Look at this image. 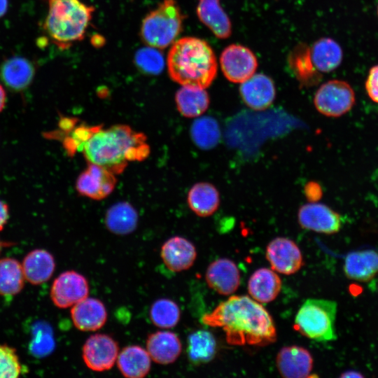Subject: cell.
I'll use <instances>...</instances> for the list:
<instances>
[{"instance_id": "6da1fadb", "label": "cell", "mask_w": 378, "mask_h": 378, "mask_svg": "<svg viewBox=\"0 0 378 378\" xmlns=\"http://www.w3.org/2000/svg\"><path fill=\"white\" fill-rule=\"evenodd\" d=\"M206 326L218 327L225 332L230 345L263 346L274 342V321L260 303L246 295H232L202 317Z\"/></svg>"}, {"instance_id": "7a4b0ae2", "label": "cell", "mask_w": 378, "mask_h": 378, "mask_svg": "<svg viewBox=\"0 0 378 378\" xmlns=\"http://www.w3.org/2000/svg\"><path fill=\"white\" fill-rule=\"evenodd\" d=\"M146 140L143 133L128 125H116L106 129L94 126L80 151L89 163L118 174L128 162L146 158L150 149Z\"/></svg>"}, {"instance_id": "3957f363", "label": "cell", "mask_w": 378, "mask_h": 378, "mask_svg": "<svg viewBox=\"0 0 378 378\" xmlns=\"http://www.w3.org/2000/svg\"><path fill=\"white\" fill-rule=\"evenodd\" d=\"M170 78L182 86L209 87L217 74V61L205 41L192 36L181 38L172 44L167 55Z\"/></svg>"}, {"instance_id": "277c9868", "label": "cell", "mask_w": 378, "mask_h": 378, "mask_svg": "<svg viewBox=\"0 0 378 378\" xmlns=\"http://www.w3.org/2000/svg\"><path fill=\"white\" fill-rule=\"evenodd\" d=\"M43 29L50 41L64 50L85 37L94 8L80 0H46Z\"/></svg>"}, {"instance_id": "5b68a950", "label": "cell", "mask_w": 378, "mask_h": 378, "mask_svg": "<svg viewBox=\"0 0 378 378\" xmlns=\"http://www.w3.org/2000/svg\"><path fill=\"white\" fill-rule=\"evenodd\" d=\"M184 18L175 0H164L143 20L141 39L150 47L164 49L173 44L181 33Z\"/></svg>"}, {"instance_id": "8992f818", "label": "cell", "mask_w": 378, "mask_h": 378, "mask_svg": "<svg viewBox=\"0 0 378 378\" xmlns=\"http://www.w3.org/2000/svg\"><path fill=\"white\" fill-rule=\"evenodd\" d=\"M337 309L335 301L309 298L295 316V328L301 335L316 342L335 340Z\"/></svg>"}, {"instance_id": "52a82bcc", "label": "cell", "mask_w": 378, "mask_h": 378, "mask_svg": "<svg viewBox=\"0 0 378 378\" xmlns=\"http://www.w3.org/2000/svg\"><path fill=\"white\" fill-rule=\"evenodd\" d=\"M356 103L351 86L340 80H331L316 90L314 104L317 111L328 117L337 118L349 112Z\"/></svg>"}, {"instance_id": "ba28073f", "label": "cell", "mask_w": 378, "mask_h": 378, "mask_svg": "<svg viewBox=\"0 0 378 378\" xmlns=\"http://www.w3.org/2000/svg\"><path fill=\"white\" fill-rule=\"evenodd\" d=\"M220 64L228 80L241 83L255 74L258 62L249 48L242 45L232 44L223 50Z\"/></svg>"}, {"instance_id": "9c48e42d", "label": "cell", "mask_w": 378, "mask_h": 378, "mask_svg": "<svg viewBox=\"0 0 378 378\" xmlns=\"http://www.w3.org/2000/svg\"><path fill=\"white\" fill-rule=\"evenodd\" d=\"M119 354L117 342L106 334L90 336L83 346L82 356L86 366L95 372L110 370Z\"/></svg>"}, {"instance_id": "30bf717a", "label": "cell", "mask_w": 378, "mask_h": 378, "mask_svg": "<svg viewBox=\"0 0 378 378\" xmlns=\"http://www.w3.org/2000/svg\"><path fill=\"white\" fill-rule=\"evenodd\" d=\"M89 284L81 274L74 271L61 273L53 281L50 298L59 308H67L88 297Z\"/></svg>"}, {"instance_id": "8fae6325", "label": "cell", "mask_w": 378, "mask_h": 378, "mask_svg": "<svg viewBox=\"0 0 378 378\" xmlns=\"http://www.w3.org/2000/svg\"><path fill=\"white\" fill-rule=\"evenodd\" d=\"M298 220L303 229L326 234L338 232L344 223L339 213L326 204L314 202L300 206Z\"/></svg>"}, {"instance_id": "7c38bea8", "label": "cell", "mask_w": 378, "mask_h": 378, "mask_svg": "<svg viewBox=\"0 0 378 378\" xmlns=\"http://www.w3.org/2000/svg\"><path fill=\"white\" fill-rule=\"evenodd\" d=\"M266 258L275 272L290 275L303 265V257L298 245L287 237H276L267 246Z\"/></svg>"}, {"instance_id": "4fadbf2b", "label": "cell", "mask_w": 378, "mask_h": 378, "mask_svg": "<svg viewBox=\"0 0 378 378\" xmlns=\"http://www.w3.org/2000/svg\"><path fill=\"white\" fill-rule=\"evenodd\" d=\"M116 182L113 173L101 166L89 163L87 168L78 176L76 188L83 196L100 200L113 192Z\"/></svg>"}, {"instance_id": "5bb4252c", "label": "cell", "mask_w": 378, "mask_h": 378, "mask_svg": "<svg viewBox=\"0 0 378 378\" xmlns=\"http://www.w3.org/2000/svg\"><path fill=\"white\" fill-rule=\"evenodd\" d=\"M313 362L309 351L297 345L282 347L276 357L279 372L286 378L308 377L313 368Z\"/></svg>"}, {"instance_id": "9a60e30c", "label": "cell", "mask_w": 378, "mask_h": 378, "mask_svg": "<svg viewBox=\"0 0 378 378\" xmlns=\"http://www.w3.org/2000/svg\"><path fill=\"white\" fill-rule=\"evenodd\" d=\"M205 279L207 285L218 294L234 293L240 284V273L237 265L228 258H219L207 267Z\"/></svg>"}, {"instance_id": "2e32d148", "label": "cell", "mask_w": 378, "mask_h": 378, "mask_svg": "<svg viewBox=\"0 0 378 378\" xmlns=\"http://www.w3.org/2000/svg\"><path fill=\"white\" fill-rule=\"evenodd\" d=\"M239 92L244 103L257 111L267 108L272 104L276 94L273 80L263 74H253L241 83Z\"/></svg>"}, {"instance_id": "e0dca14e", "label": "cell", "mask_w": 378, "mask_h": 378, "mask_svg": "<svg viewBox=\"0 0 378 378\" xmlns=\"http://www.w3.org/2000/svg\"><path fill=\"white\" fill-rule=\"evenodd\" d=\"M160 255L164 264L169 270L179 272L192 266L197 258V251L189 240L175 236L163 244Z\"/></svg>"}, {"instance_id": "ac0fdd59", "label": "cell", "mask_w": 378, "mask_h": 378, "mask_svg": "<svg viewBox=\"0 0 378 378\" xmlns=\"http://www.w3.org/2000/svg\"><path fill=\"white\" fill-rule=\"evenodd\" d=\"M71 317L77 329L95 331L106 323L107 311L102 301L88 297L71 307Z\"/></svg>"}, {"instance_id": "d6986e66", "label": "cell", "mask_w": 378, "mask_h": 378, "mask_svg": "<svg viewBox=\"0 0 378 378\" xmlns=\"http://www.w3.org/2000/svg\"><path fill=\"white\" fill-rule=\"evenodd\" d=\"M146 351L154 362L168 365L175 362L179 357L182 344L175 333L167 330L157 331L148 335Z\"/></svg>"}, {"instance_id": "ffe728a7", "label": "cell", "mask_w": 378, "mask_h": 378, "mask_svg": "<svg viewBox=\"0 0 378 378\" xmlns=\"http://www.w3.org/2000/svg\"><path fill=\"white\" fill-rule=\"evenodd\" d=\"M343 270L350 279L368 281L378 273V253L371 249L351 252L344 260Z\"/></svg>"}, {"instance_id": "44dd1931", "label": "cell", "mask_w": 378, "mask_h": 378, "mask_svg": "<svg viewBox=\"0 0 378 378\" xmlns=\"http://www.w3.org/2000/svg\"><path fill=\"white\" fill-rule=\"evenodd\" d=\"M248 292L259 303L273 301L281 288V280L272 269L262 267L256 270L248 281Z\"/></svg>"}, {"instance_id": "7402d4cb", "label": "cell", "mask_w": 378, "mask_h": 378, "mask_svg": "<svg viewBox=\"0 0 378 378\" xmlns=\"http://www.w3.org/2000/svg\"><path fill=\"white\" fill-rule=\"evenodd\" d=\"M25 280L33 285L48 281L55 269L52 255L44 249H35L28 253L22 263Z\"/></svg>"}, {"instance_id": "603a6c76", "label": "cell", "mask_w": 378, "mask_h": 378, "mask_svg": "<svg viewBox=\"0 0 378 378\" xmlns=\"http://www.w3.org/2000/svg\"><path fill=\"white\" fill-rule=\"evenodd\" d=\"M197 14L200 21L218 38H227L232 32L230 18L220 0H198Z\"/></svg>"}, {"instance_id": "cb8c5ba5", "label": "cell", "mask_w": 378, "mask_h": 378, "mask_svg": "<svg viewBox=\"0 0 378 378\" xmlns=\"http://www.w3.org/2000/svg\"><path fill=\"white\" fill-rule=\"evenodd\" d=\"M118 368L127 378H142L150 370L151 358L146 349L138 345L125 347L117 358Z\"/></svg>"}, {"instance_id": "d4e9b609", "label": "cell", "mask_w": 378, "mask_h": 378, "mask_svg": "<svg viewBox=\"0 0 378 378\" xmlns=\"http://www.w3.org/2000/svg\"><path fill=\"white\" fill-rule=\"evenodd\" d=\"M1 78L5 85L14 91H22L31 83L34 68L30 61L22 57H12L1 67Z\"/></svg>"}, {"instance_id": "484cf974", "label": "cell", "mask_w": 378, "mask_h": 378, "mask_svg": "<svg viewBox=\"0 0 378 378\" xmlns=\"http://www.w3.org/2000/svg\"><path fill=\"white\" fill-rule=\"evenodd\" d=\"M187 201L190 209L195 214L207 217L212 215L219 206V192L210 183H197L190 189Z\"/></svg>"}, {"instance_id": "4316f807", "label": "cell", "mask_w": 378, "mask_h": 378, "mask_svg": "<svg viewBox=\"0 0 378 378\" xmlns=\"http://www.w3.org/2000/svg\"><path fill=\"white\" fill-rule=\"evenodd\" d=\"M175 102L179 113L186 118L201 115L210 103L205 89L193 86H182L176 93Z\"/></svg>"}, {"instance_id": "83f0119b", "label": "cell", "mask_w": 378, "mask_h": 378, "mask_svg": "<svg viewBox=\"0 0 378 378\" xmlns=\"http://www.w3.org/2000/svg\"><path fill=\"white\" fill-rule=\"evenodd\" d=\"M340 46L330 38L317 40L310 50L312 62L316 70L330 72L339 66L342 60Z\"/></svg>"}, {"instance_id": "f1b7e54d", "label": "cell", "mask_w": 378, "mask_h": 378, "mask_svg": "<svg viewBox=\"0 0 378 378\" xmlns=\"http://www.w3.org/2000/svg\"><path fill=\"white\" fill-rule=\"evenodd\" d=\"M105 223L107 229L118 235L128 234L136 229L138 214L128 202H121L111 206L106 211Z\"/></svg>"}, {"instance_id": "f546056e", "label": "cell", "mask_w": 378, "mask_h": 378, "mask_svg": "<svg viewBox=\"0 0 378 378\" xmlns=\"http://www.w3.org/2000/svg\"><path fill=\"white\" fill-rule=\"evenodd\" d=\"M24 275L22 264L15 258L0 259V295L13 296L22 290Z\"/></svg>"}, {"instance_id": "4dcf8cb0", "label": "cell", "mask_w": 378, "mask_h": 378, "mask_svg": "<svg viewBox=\"0 0 378 378\" xmlns=\"http://www.w3.org/2000/svg\"><path fill=\"white\" fill-rule=\"evenodd\" d=\"M217 346L214 335L207 330H197L188 338V356L190 361L199 365L211 361L215 356Z\"/></svg>"}, {"instance_id": "1f68e13d", "label": "cell", "mask_w": 378, "mask_h": 378, "mask_svg": "<svg viewBox=\"0 0 378 378\" xmlns=\"http://www.w3.org/2000/svg\"><path fill=\"white\" fill-rule=\"evenodd\" d=\"M190 135L197 146L207 150L217 145L220 138V131L214 118L204 116L193 122Z\"/></svg>"}, {"instance_id": "d6a6232c", "label": "cell", "mask_w": 378, "mask_h": 378, "mask_svg": "<svg viewBox=\"0 0 378 378\" xmlns=\"http://www.w3.org/2000/svg\"><path fill=\"white\" fill-rule=\"evenodd\" d=\"M181 311L178 304L166 298L155 301L150 309V317L153 323L158 328H171L176 326L180 320Z\"/></svg>"}, {"instance_id": "836d02e7", "label": "cell", "mask_w": 378, "mask_h": 378, "mask_svg": "<svg viewBox=\"0 0 378 378\" xmlns=\"http://www.w3.org/2000/svg\"><path fill=\"white\" fill-rule=\"evenodd\" d=\"M16 349L7 344H0V378H16L26 372Z\"/></svg>"}, {"instance_id": "e575fe53", "label": "cell", "mask_w": 378, "mask_h": 378, "mask_svg": "<svg viewBox=\"0 0 378 378\" xmlns=\"http://www.w3.org/2000/svg\"><path fill=\"white\" fill-rule=\"evenodd\" d=\"M55 348L52 332L46 323H38L33 331V337L29 346L32 354L41 357L49 354Z\"/></svg>"}, {"instance_id": "d590c367", "label": "cell", "mask_w": 378, "mask_h": 378, "mask_svg": "<svg viewBox=\"0 0 378 378\" xmlns=\"http://www.w3.org/2000/svg\"><path fill=\"white\" fill-rule=\"evenodd\" d=\"M135 61L141 70L151 74H159L164 66L162 55L150 46L139 50L135 55Z\"/></svg>"}, {"instance_id": "8d00e7d4", "label": "cell", "mask_w": 378, "mask_h": 378, "mask_svg": "<svg viewBox=\"0 0 378 378\" xmlns=\"http://www.w3.org/2000/svg\"><path fill=\"white\" fill-rule=\"evenodd\" d=\"M301 54L296 51L295 68L298 78L304 83L309 80H315L316 72L310 57V50L302 48L300 50Z\"/></svg>"}, {"instance_id": "74e56055", "label": "cell", "mask_w": 378, "mask_h": 378, "mask_svg": "<svg viewBox=\"0 0 378 378\" xmlns=\"http://www.w3.org/2000/svg\"><path fill=\"white\" fill-rule=\"evenodd\" d=\"M365 86L368 97L378 103V65L370 69Z\"/></svg>"}, {"instance_id": "f35d334b", "label": "cell", "mask_w": 378, "mask_h": 378, "mask_svg": "<svg viewBox=\"0 0 378 378\" xmlns=\"http://www.w3.org/2000/svg\"><path fill=\"white\" fill-rule=\"evenodd\" d=\"M304 193L307 199L315 202L321 197L323 192L318 183L309 182L304 187Z\"/></svg>"}, {"instance_id": "ab89813d", "label": "cell", "mask_w": 378, "mask_h": 378, "mask_svg": "<svg viewBox=\"0 0 378 378\" xmlns=\"http://www.w3.org/2000/svg\"><path fill=\"white\" fill-rule=\"evenodd\" d=\"M9 218V209L8 204L0 200V231L4 229Z\"/></svg>"}, {"instance_id": "60d3db41", "label": "cell", "mask_w": 378, "mask_h": 378, "mask_svg": "<svg viewBox=\"0 0 378 378\" xmlns=\"http://www.w3.org/2000/svg\"><path fill=\"white\" fill-rule=\"evenodd\" d=\"M341 377H363V374L355 370H349L340 375Z\"/></svg>"}, {"instance_id": "b9f144b4", "label": "cell", "mask_w": 378, "mask_h": 378, "mask_svg": "<svg viewBox=\"0 0 378 378\" xmlns=\"http://www.w3.org/2000/svg\"><path fill=\"white\" fill-rule=\"evenodd\" d=\"M6 100V94L4 88L0 85V112L4 109Z\"/></svg>"}, {"instance_id": "7bdbcfd3", "label": "cell", "mask_w": 378, "mask_h": 378, "mask_svg": "<svg viewBox=\"0 0 378 378\" xmlns=\"http://www.w3.org/2000/svg\"><path fill=\"white\" fill-rule=\"evenodd\" d=\"M8 9V0H0V18L3 17Z\"/></svg>"}, {"instance_id": "ee69618b", "label": "cell", "mask_w": 378, "mask_h": 378, "mask_svg": "<svg viewBox=\"0 0 378 378\" xmlns=\"http://www.w3.org/2000/svg\"><path fill=\"white\" fill-rule=\"evenodd\" d=\"M4 245V243H3L1 240H0V253H1V248H2V246Z\"/></svg>"}, {"instance_id": "f6af8a7d", "label": "cell", "mask_w": 378, "mask_h": 378, "mask_svg": "<svg viewBox=\"0 0 378 378\" xmlns=\"http://www.w3.org/2000/svg\"><path fill=\"white\" fill-rule=\"evenodd\" d=\"M377 13H378V7H377Z\"/></svg>"}]
</instances>
